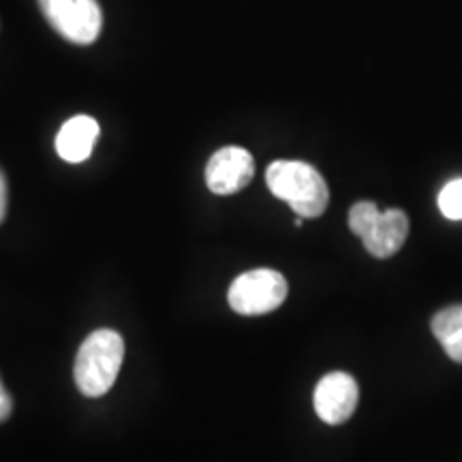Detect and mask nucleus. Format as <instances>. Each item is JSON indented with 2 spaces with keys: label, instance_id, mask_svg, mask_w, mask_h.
Returning a JSON list of instances; mask_svg holds the SVG:
<instances>
[{
  "label": "nucleus",
  "instance_id": "nucleus-1",
  "mask_svg": "<svg viewBox=\"0 0 462 462\" xmlns=\"http://www.w3.org/2000/svg\"><path fill=\"white\" fill-rule=\"evenodd\" d=\"M265 182L274 198L287 201L302 218L321 217L330 201L323 176L304 161H274L265 171Z\"/></svg>",
  "mask_w": 462,
  "mask_h": 462
},
{
  "label": "nucleus",
  "instance_id": "nucleus-2",
  "mask_svg": "<svg viewBox=\"0 0 462 462\" xmlns=\"http://www.w3.org/2000/svg\"><path fill=\"white\" fill-rule=\"evenodd\" d=\"M125 360V340L114 330H97L79 346L75 357V383L82 394L103 396L114 385Z\"/></svg>",
  "mask_w": 462,
  "mask_h": 462
},
{
  "label": "nucleus",
  "instance_id": "nucleus-3",
  "mask_svg": "<svg viewBox=\"0 0 462 462\" xmlns=\"http://www.w3.org/2000/svg\"><path fill=\"white\" fill-rule=\"evenodd\" d=\"M287 281L276 270L259 268L240 274L229 287V306L238 315L273 313L287 298Z\"/></svg>",
  "mask_w": 462,
  "mask_h": 462
},
{
  "label": "nucleus",
  "instance_id": "nucleus-4",
  "mask_svg": "<svg viewBox=\"0 0 462 462\" xmlns=\"http://www.w3.org/2000/svg\"><path fill=\"white\" fill-rule=\"evenodd\" d=\"M50 26L78 45H90L99 37L103 14L97 0H39Z\"/></svg>",
  "mask_w": 462,
  "mask_h": 462
},
{
  "label": "nucleus",
  "instance_id": "nucleus-5",
  "mask_svg": "<svg viewBox=\"0 0 462 462\" xmlns=\"http://www.w3.org/2000/svg\"><path fill=\"white\" fill-rule=\"evenodd\" d=\"M255 176V161L240 146H227L215 152L206 165V184L217 195H234L248 187Z\"/></svg>",
  "mask_w": 462,
  "mask_h": 462
},
{
  "label": "nucleus",
  "instance_id": "nucleus-6",
  "mask_svg": "<svg viewBox=\"0 0 462 462\" xmlns=\"http://www.w3.org/2000/svg\"><path fill=\"white\" fill-rule=\"evenodd\" d=\"M357 401H360V388L357 381L346 373L326 374L315 388V411L326 424H343L354 415Z\"/></svg>",
  "mask_w": 462,
  "mask_h": 462
},
{
  "label": "nucleus",
  "instance_id": "nucleus-7",
  "mask_svg": "<svg viewBox=\"0 0 462 462\" xmlns=\"http://www.w3.org/2000/svg\"><path fill=\"white\" fill-rule=\"evenodd\" d=\"M409 236V218L402 210L392 208V210L381 212L371 229L362 236L364 246L377 259H388L401 251L404 240Z\"/></svg>",
  "mask_w": 462,
  "mask_h": 462
},
{
  "label": "nucleus",
  "instance_id": "nucleus-8",
  "mask_svg": "<svg viewBox=\"0 0 462 462\" xmlns=\"http://www.w3.org/2000/svg\"><path fill=\"white\" fill-rule=\"evenodd\" d=\"M99 133V123L95 118H90V116H73L58 131L56 152L67 163H84L92 154Z\"/></svg>",
  "mask_w": 462,
  "mask_h": 462
},
{
  "label": "nucleus",
  "instance_id": "nucleus-9",
  "mask_svg": "<svg viewBox=\"0 0 462 462\" xmlns=\"http://www.w3.org/2000/svg\"><path fill=\"white\" fill-rule=\"evenodd\" d=\"M432 334L454 362L462 364V304L439 310L432 317Z\"/></svg>",
  "mask_w": 462,
  "mask_h": 462
},
{
  "label": "nucleus",
  "instance_id": "nucleus-10",
  "mask_svg": "<svg viewBox=\"0 0 462 462\" xmlns=\"http://www.w3.org/2000/svg\"><path fill=\"white\" fill-rule=\"evenodd\" d=\"M439 210L449 221H462V178L448 182L439 193Z\"/></svg>",
  "mask_w": 462,
  "mask_h": 462
},
{
  "label": "nucleus",
  "instance_id": "nucleus-11",
  "mask_svg": "<svg viewBox=\"0 0 462 462\" xmlns=\"http://www.w3.org/2000/svg\"><path fill=\"white\" fill-rule=\"evenodd\" d=\"M381 210L373 201H357V204L349 210V229L354 231L357 238H362L371 225L377 221Z\"/></svg>",
  "mask_w": 462,
  "mask_h": 462
},
{
  "label": "nucleus",
  "instance_id": "nucleus-12",
  "mask_svg": "<svg viewBox=\"0 0 462 462\" xmlns=\"http://www.w3.org/2000/svg\"><path fill=\"white\" fill-rule=\"evenodd\" d=\"M11 409H14V402H11V396L7 394V390L3 388V381H0V421L9 418Z\"/></svg>",
  "mask_w": 462,
  "mask_h": 462
},
{
  "label": "nucleus",
  "instance_id": "nucleus-13",
  "mask_svg": "<svg viewBox=\"0 0 462 462\" xmlns=\"http://www.w3.org/2000/svg\"><path fill=\"white\" fill-rule=\"evenodd\" d=\"M5 215H7V180L0 171V223H3Z\"/></svg>",
  "mask_w": 462,
  "mask_h": 462
}]
</instances>
